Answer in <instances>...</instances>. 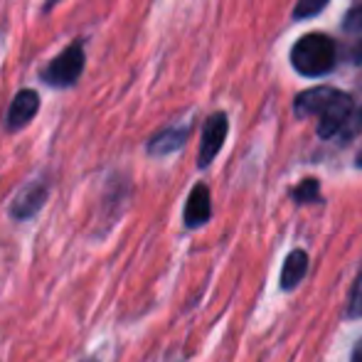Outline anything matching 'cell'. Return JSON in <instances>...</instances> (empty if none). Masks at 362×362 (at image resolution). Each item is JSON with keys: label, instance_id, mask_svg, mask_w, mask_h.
<instances>
[{"label": "cell", "instance_id": "obj_1", "mask_svg": "<svg viewBox=\"0 0 362 362\" xmlns=\"http://www.w3.org/2000/svg\"><path fill=\"white\" fill-rule=\"evenodd\" d=\"M353 111V101L345 91L333 89V86H313V89L303 91L296 99V116L305 119V116H318V136L320 139H330L335 136L343 124L350 119Z\"/></svg>", "mask_w": 362, "mask_h": 362}, {"label": "cell", "instance_id": "obj_2", "mask_svg": "<svg viewBox=\"0 0 362 362\" xmlns=\"http://www.w3.org/2000/svg\"><path fill=\"white\" fill-rule=\"evenodd\" d=\"M338 59V49L335 42L328 35L310 33L305 37H300L291 49V62L293 69L303 76H323L335 67Z\"/></svg>", "mask_w": 362, "mask_h": 362}, {"label": "cell", "instance_id": "obj_3", "mask_svg": "<svg viewBox=\"0 0 362 362\" xmlns=\"http://www.w3.org/2000/svg\"><path fill=\"white\" fill-rule=\"evenodd\" d=\"M81 72H84V47L81 45H69L42 72V81L49 86H72Z\"/></svg>", "mask_w": 362, "mask_h": 362}, {"label": "cell", "instance_id": "obj_4", "mask_svg": "<svg viewBox=\"0 0 362 362\" xmlns=\"http://www.w3.org/2000/svg\"><path fill=\"white\" fill-rule=\"evenodd\" d=\"M227 116L224 114H212L205 124V131H202V144H200V158H197V165L200 168H207L215 156L222 148L224 139H227Z\"/></svg>", "mask_w": 362, "mask_h": 362}, {"label": "cell", "instance_id": "obj_5", "mask_svg": "<svg viewBox=\"0 0 362 362\" xmlns=\"http://www.w3.org/2000/svg\"><path fill=\"white\" fill-rule=\"evenodd\" d=\"M40 109V96L35 94L33 89H23L18 96L13 99L10 104V111H8V129L10 131H18L37 114Z\"/></svg>", "mask_w": 362, "mask_h": 362}, {"label": "cell", "instance_id": "obj_6", "mask_svg": "<svg viewBox=\"0 0 362 362\" xmlns=\"http://www.w3.org/2000/svg\"><path fill=\"white\" fill-rule=\"evenodd\" d=\"M212 215V200H210V190L205 185H195L187 197V205H185V224L190 229L200 227L205 224L207 219Z\"/></svg>", "mask_w": 362, "mask_h": 362}, {"label": "cell", "instance_id": "obj_7", "mask_svg": "<svg viewBox=\"0 0 362 362\" xmlns=\"http://www.w3.org/2000/svg\"><path fill=\"white\" fill-rule=\"evenodd\" d=\"M45 197H47V190H45L42 182H37V185H30L28 190L20 192V197L15 200L13 205V215L18 219H25V217H33L35 212L42 207Z\"/></svg>", "mask_w": 362, "mask_h": 362}, {"label": "cell", "instance_id": "obj_8", "mask_svg": "<svg viewBox=\"0 0 362 362\" xmlns=\"http://www.w3.org/2000/svg\"><path fill=\"white\" fill-rule=\"evenodd\" d=\"M305 269H308V254L296 249L286 257L284 262V272H281V288L291 291L300 284V279L305 276Z\"/></svg>", "mask_w": 362, "mask_h": 362}, {"label": "cell", "instance_id": "obj_9", "mask_svg": "<svg viewBox=\"0 0 362 362\" xmlns=\"http://www.w3.org/2000/svg\"><path fill=\"white\" fill-rule=\"evenodd\" d=\"M187 134H190V129H187V126H182V129H168V131L158 134L156 139L151 141L148 151H151L153 156H168V153L182 148V144H185V139H187Z\"/></svg>", "mask_w": 362, "mask_h": 362}, {"label": "cell", "instance_id": "obj_10", "mask_svg": "<svg viewBox=\"0 0 362 362\" xmlns=\"http://www.w3.org/2000/svg\"><path fill=\"white\" fill-rule=\"evenodd\" d=\"M328 3H330V0H298V3H296L293 15L298 20L300 18H313V15H318Z\"/></svg>", "mask_w": 362, "mask_h": 362}, {"label": "cell", "instance_id": "obj_11", "mask_svg": "<svg viewBox=\"0 0 362 362\" xmlns=\"http://www.w3.org/2000/svg\"><path fill=\"white\" fill-rule=\"evenodd\" d=\"M293 197L298 202H313L318 200V180H313V177H308V180H303L298 187L293 190Z\"/></svg>", "mask_w": 362, "mask_h": 362}, {"label": "cell", "instance_id": "obj_12", "mask_svg": "<svg viewBox=\"0 0 362 362\" xmlns=\"http://www.w3.org/2000/svg\"><path fill=\"white\" fill-rule=\"evenodd\" d=\"M348 318H362V274L358 276L350 293V303H348Z\"/></svg>", "mask_w": 362, "mask_h": 362}, {"label": "cell", "instance_id": "obj_13", "mask_svg": "<svg viewBox=\"0 0 362 362\" xmlns=\"http://www.w3.org/2000/svg\"><path fill=\"white\" fill-rule=\"evenodd\" d=\"M345 30H350V33H362V5L353 8L345 15Z\"/></svg>", "mask_w": 362, "mask_h": 362}, {"label": "cell", "instance_id": "obj_14", "mask_svg": "<svg viewBox=\"0 0 362 362\" xmlns=\"http://www.w3.org/2000/svg\"><path fill=\"white\" fill-rule=\"evenodd\" d=\"M353 362H362V343H358V348H355V353H353Z\"/></svg>", "mask_w": 362, "mask_h": 362}, {"label": "cell", "instance_id": "obj_15", "mask_svg": "<svg viewBox=\"0 0 362 362\" xmlns=\"http://www.w3.org/2000/svg\"><path fill=\"white\" fill-rule=\"evenodd\" d=\"M358 165L362 168V151H360V156H358Z\"/></svg>", "mask_w": 362, "mask_h": 362}]
</instances>
